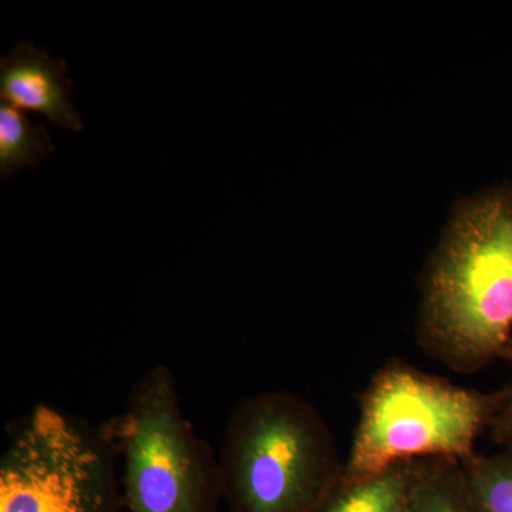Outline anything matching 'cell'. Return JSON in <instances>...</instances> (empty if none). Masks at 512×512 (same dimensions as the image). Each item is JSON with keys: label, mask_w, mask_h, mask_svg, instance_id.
<instances>
[{"label": "cell", "mask_w": 512, "mask_h": 512, "mask_svg": "<svg viewBox=\"0 0 512 512\" xmlns=\"http://www.w3.org/2000/svg\"><path fill=\"white\" fill-rule=\"evenodd\" d=\"M416 336L463 375L510 357L512 183L457 202L421 276Z\"/></svg>", "instance_id": "cell-1"}, {"label": "cell", "mask_w": 512, "mask_h": 512, "mask_svg": "<svg viewBox=\"0 0 512 512\" xmlns=\"http://www.w3.org/2000/svg\"><path fill=\"white\" fill-rule=\"evenodd\" d=\"M218 458L229 512H316L345 464L316 407L286 392L237 404Z\"/></svg>", "instance_id": "cell-2"}, {"label": "cell", "mask_w": 512, "mask_h": 512, "mask_svg": "<svg viewBox=\"0 0 512 512\" xmlns=\"http://www.w3.org/2000/svg\"><path fill=\"white\" fill-rule=\"evenodd\" d=\"M359 421L342 480L352 481L421 458L476 453L490 427L497 392L456 386L403 362H390L360 397Z\"/></svg>", "instance_id": "cell-3"}, {"label": "cell", "mask_w": 512, "mask_h": 512, "mask_svg": "<svg viewBox=\"0 0 512 512\" xmlns=\"http://www.w3.org/2000/svg\"><path fill=\"white\" fill-rule=\"evenodd\" d=\"M101 426L123 457L128 512H218L220 458L185 417L170 367L148 369L123 412Z\"/></svg>", "instance_id": "cell-4"}, {"label": "cell", "mask_w": 512, "mask_h": 512, "mask_svg": "<svg viewBox=\"0 0 512 512\" xmlns=\"http://www.w3.org/2000/svg\"><path fill=\"white\" fill-rule=\"evenodd\" d=\"M117 458L103 426L37 404L9 431L0 512H120Z\"/></svg>", "instance_id": "cell-5"}, {"label": "cell", "mask_w": 512, "mask_h": 512, "mask_svg": "<svg viewBox=\"0 0 512 512\" xmlns=\"http://www.w3.org/2000/svg\"><path fill=\"white\" fill-rule=\"evenodd\" d=\"M66 60L52 59L30 42H20L9 56L0 59L2 103L18 110L43 114L50 123L70 131H83L67 79Z\"/></svg>", "instance_id": "cell-6"}, {"label": "cell", "mask_w": 512, "mask_h": 512, "mask_svg": "<svg viewBox=\"0 0 512 512\" xmlns=\"http://www.w3.org/2000/svg\"><path fill=\"white\" fill-rule=\"evenodd\" d=\"M416 461H404L359 480L340 478L316 512H406Z\"/></svg>", "instance_id": "cell-7"}, {"label": "cell", "mask_w": 512, "mask_h": 512, "mask_svg": "<svg viewBox=\"0 0 512 512\" xmlns=\"http://www.w3.org/2000/svg\"><path fill=\"white\" fill-rule=\"evenodd\" d=\"M406 512H474L457 458H421Z\"/></svg>", "instance_id": "cell-8"}, {"label": "cell", "mask_w": 512, "mask_h": 512, "mask_svg": "<svg viewBox=\"0 0 512 512\" xmlns=\"http://www.w3.org/2000/svg\"><path fill=\"white\" fill-rule=\"evenodd\" d=\"M55 151L45 126H36L22 110L0 106V177L35 168Z\"/></svg>", "instance_id": "cell-9"}, {"label": "cell", "mask_w": 512, "mask_h": 512, "mask_svg": "<svg viewBox=\"0 0 512 512\" xmlns=\"http://www.w3.org/2000/svg\"><path fill=\"white\" fill-rule=\"evenodd\" d=\"M460 463L474 512H512V448L493 456L474 453Z\"/></svg>", "instance_id": "cell-10"}, {"label": "cell", "mask_w": 512, "mask_h": 512, "mask_svg": "<svg viewBox=\"0 0 512 512\" xmlns=\"http://www.w3.org/2000/svg\"><path fill=\"white\" fill-rule=\"evenodd\" d=\"M508 360L512 365V349ZM488 430L495 443L512 448V376L503 389L497 390V406Z\"/></svg>", "instance_id": "cell-11"}]
</instances>
